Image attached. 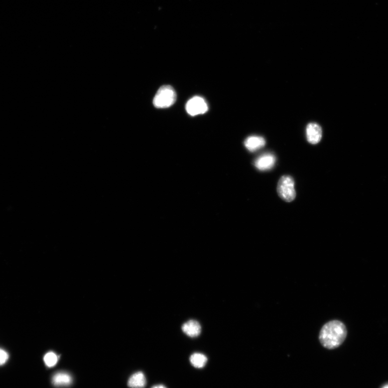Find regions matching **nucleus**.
Here are the masks:
<instances>
[{"mask_svg":"<svg viewBox=\"0 0 388 388\" xmlns=\"http://www.w3.org/2000/svg\"><path fill=\"white\" fill-rule=\"evenodd\" d=\"M208 361L206 355L201 353H194L190 357V363L194 367L202 368L206 365Z\"/></svg>","mask_w":388,"mask_h":388,"instance_id":"nucleus-11","label":"nucleus"},{"mask_svg":"<svg viewBox=\"0 0 388 388\" xmlns=\"http://www.w3.org/2000/svg\"><path fill=\"white\" fill-rule=\"evenodd\" d=\"M52 384L55 386H67L73 383V378L65 371L56 372L52 378Z\"/></svg>","mask_w":388,"mask_h":388,"instance_id":"nucleus-7","label":"nucleus"},{"mask_svg":"<svg viewBox=\"0 0 388 388\" xmlns=\"http://www.w3.org/2000/svg\"><path fill=\"white\" fill-rule=\"evenodd\" d=\"M382 388H388V384L385 385Z\"/></svg>","mask_w":388,"mask_h":388,"instance_id":"nucleus-15","label":"nucleus"},{"mask_svg":"<svg viewBox=\"0 0 388 388\" xmlns=\"http://www.w3.org/2000/svg\"><path fill=\"white\" fill-rule=\"evenodd\" d=\"M151 388H167V387L163 385H154L152 386Z\"/></svg>","mask_w":388,"mask_h":388,"instance_id":"nucleus-14","label":"nucleus"},{"mask_svg":"<svg viewBox=\"0 0 388 388\" xmlns=\"http://www.w3.org/2000/svg\"><path fill=\"white\" fill-rule=\"evenodd\" d=\"M266 144L264 138L259 136H250L247 138L244 145L250 152H255L263 147Z\"/></svg>","mask_w":388,"mask_h":388,"instance_id":"nucleus-9","label":"nucleus"},{"mask_svg":"<svg viewBox=\"0 0 388 388\" xmlns=\"http://www.w3.org/2000/svg\"><path fill=\"white\" fill-rule=\"evenodd\" d=\"M276 157L273 155L267 153L261 155L255 161V167L260 171H267L271 169L276 163Z\"/></svg>","mask_w":388,"mask_h":388,"instance_id":"nucleus-6","label":"nucleus"},{"mask_svg":"<svg viewBox=\"0 0 388 388\" xmlns=\"http://www.w3.org/2000/svg\"><path fill=\"white\" fill-rule=\"evenodd\" d=\"M9 359V354L5 350L0 348V366L4 365Z\"/></svg>","mask_w":388,"mask_h":388,"instance_id":"nucleus-13","label":"nucleus"},{"mask_svg":"<svg viewBox=\"0 0 388 388\" xmlns=\"http://www.w3.org/2000/svg\"><path fill=\"white\" fill-rule=\"evenodd\" d=\"M58 358L54 352H49L44 356V362L48 367H53L57 363Z\"/></svg>","mask_w":388,"mask_h":388,"instance_id":"nucleus-12","label":"nucleus"},{"mask_svg":"<svg viewBox=\"0 0 388 388\" xmlns=\"http://www.w3.org/2000/svg\"><path fill=\"white\" fill-rule=\"evenodd\" d=\"M146 383V378L144 373L142 371H139L134 373L130 377L128 385L131 388H144Z\"/></svg>","mask_w":388,"mask_h":388,"instance_id":"nucleus-10","label":"nucleus"},{"mask_svg":"<svg viewBox=\"0 0 388 388\" xmlns=\"http://www.w3.org/2000/svg\"><path fill=\"white\" fill-rule=\"evenodd\" d=\"M277 192L280 198L285 202H291L295 199L294 181L291 176H282L278 183Z\"/></svg>","mask_w":388,"mask_h":388,"instance_id":"nucleus-3","label":"nucleus"},{"mask_svg":"<svg viewBox=\"0 0 388 388\" xmlns=\"http://www.w3.org/2000/svg\"><path fill=\"white\" fill-rule=\"evenodd\" d=\"M321 127L315 123L309 124L307 126L306 136L308 142L311 144H316L320 142L322 138Z\"/></svg>","mask_w":388,"mask_h":388,"instance_id":"nucleus-5","label":"nucleus"},{"mask_svg":"<svg viewBox=\"0 0 388 388\" xmlns=\"http://www.w3.org/2000/svg\"><path fill=\"white\" fill-rule=\"evenodd\" d=\"M182 329L186 335L192 337L198 336L201 332L200 324L194 320H190L183 324Z\"/></svg>","mask_w":388,"mask_h":388,"instance_id":"nucleus-8","label":"nucleus"},{"mask_svg":"<svg viewBox=\"0 0 388 388\" xmlns=\"http://www.w3.org/2000/svg\"><path fill=\"white\" fill-rule=\"evenodd\" d=\"M176 100V94L174 89L171 86L161 87L158 91L153 99V105L155 107L164 109L171 107Z\"/></svg>","mask_w":388,"mask_h":388,"instance_id":"nucleus-2","label":"nucleus"},{"mask_svg":"<svg viewBox=\"0 0 388 388\" xmlns=\"http://www.w3.org/2000/svg\"><path fill=\"white\" fill-rule=\"evenodd\" d=\"M186 109L189 115L195 116L205 114L208 110V106L202 97L195 96L188 101Z\"/></svg>","mask_w":388,"mask_h":388,"instance_id":"nucleus-4","label":"nucleus"},{"mask_svg":"<svg viewBox=\"0 0 388 388\" xmlns=\"http://www.w3.org/2000/svg\"><path fill=\"white\" fill-rule=\"evenodd\" d=\"M347 334L344 324L338 320L330 321L322 327L319 334L320 342L324 348L333 349L339 347Z\"/></svg>","mask_w":388,"mask_h":388,"instance_id":"nucleus-1","label":"nucleus"}]
</instances>
